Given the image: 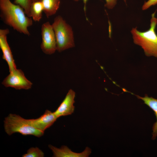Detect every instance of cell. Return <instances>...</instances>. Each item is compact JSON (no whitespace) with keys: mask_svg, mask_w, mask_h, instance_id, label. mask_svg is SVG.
I'll return each instance as SVG.
<instances>
[{"mask_svg":"<svg viewBox=\"0 0 157 157\" xmlns=\"http://www.w3.org/2000/svg\"><path fill=\"white\" fill-rule=\"evenodd\" d=\"M155 13L151 15L150 27L147 30L141 32L133 28L131 31L135 44L140 46L145 55L157 58V35L155 29L157 24V18Z\"/></svg>","mask_w":157,"mask_h":157,"instance_id":"7a4b0ae2","label":"cell"},{"mask_svg":"<svg viewBox=\"0 0 157 157\" xmlns=\"http://www.w3.org/2000/svg\"><path fill=\"white\" fill-rule=\"evenodd\" d=\"M157 4V0H148L145 1L142 7V10H146L152 6Z\"/></svg>","mask_w":157,"mask_h":157,"instance_id":"e0dca14e","label":"cell"},{"mask_svg":"<svg viewBox=\"0 0 157 157\" xmlns=\"http://www.w3.org/2000/svg\"><path fill=\"white\" fill-rule=\"evenodd\" d=\"M22 157H43L44 153L41 150L37 147H32L29 149L26 153L24 154Z\"/></svg>","mask_w":157,"mask_h":157,"instance_id":"9a60e30c","label":"cell"},{"mask_svg":"<svg viewBox=\"0 0 157 157\" xmlns=\"http://www.w3.org/2000/svg\"><path fill=\"white\" fill-rule=\"evenodd\" d=\"M3 123L5 131L8 135L17 133L24 135H33L39 138L44 133L32 126L29 119H24L16 114H10L5 118Z\"/></svg>","mask_w":157,"mask_h":157,"instance_id":"3957f363","label":"cell"},{"mask_svg":"<svg viewBox=\"0 0 157 157\" xmlns=\"http://www.w3.org/2000/svg\"><path fill=\"white\" fill-rule=\"evenodd\" d=\"M41 1L43 12L47 18L55 14L60 6V0H42Z\"/></svg>","mask_w":157,"mask_h":157,"instance_id":"7c38bea8","label":"cell"},{"mask_svg":"<svg viewBox=\"0 0 157 157\" xmlns=\"http://www.w3.org/2000/svg\"><path fill=\"white\" fill-rule=\"evenodd\" d=\"M137 97L143 100L144 104L148 106L154 112L156 116L157 121L153 125L152 129L153 136L152 139L154 140L157 136V99H155L152 97H149L147 94H145L144 97H141L136 95Z\"/></svg>","mask_w":157,"mask_h":157,"instance_id":"8fae6325","label":"cell"},{"mask_svg":"<svg viewBox=\"0 0 157 157\" xmlns=\"http://www.w3.org/2000/svg\"><path fill=\"white\" fill-rule=\"evenodd\" d=\"M42 0H31L32 2H34L36 1H41Z\"/></svg>","mask_w":157,"mask_h":157,"instance_id":"ac0fdd59","label":"cell"},{"mask_svg":"<svg viewBox=\"0 0 157 157\" xmlns=\"http://www.w3.org/2000/svg\"><path fill=\"white\" fill-rule=\"evenodd\" d=\"M58 118L54 112L46 110L44 113L39 118L29 119L31 126L43 132L52 126Z\"/></svg>","mask_w":157,"mask_h":157,"instance_id":"ba28073f","label":"cell"},{"mask_svg":"<svg viewBox=\"0 0 157 157\" xmlns=\"http://www.w3.org/2000/svg\"><path fill=\"white\" fill-rule=\"evenodd\" d=\"M0 17L6 24L14 30L29 35L28 28L33 24L32 19L27 16L22 8L10 0H0Z\"/></svg>","mask_w":157,"mask_h":157,"instance_id":"6da1fadb","label":"cell"},{"mask_svg":"<svg viewBox=\"0 0 157 157\" xmlns=\"http://www.w3.org/2000/svg\"><path fill=\"white\" fill-rule=\"evenodd\" d=\"M75 96V92L71 89L69 90L63 101L54 112L58 118L61 116L71 115L74 113Z\"/></svg>","mask_w":157,"mask_h":157,"instance_id":"9c48e42d","label":"cell"},{"mask_svg":"<svg viewBox=\"0 0 157 157\" xmlns=\"http://www.w3.org/2000/svg\"><path fill=\"white\" fill-rule=\"evenodd\" d=\"M41 35L42 41L40 48L42 51L46 54L54 53L57 50L56 37L52 25L49 22L42 24Z\"/></svg>","mask_w":157,"mask_h":157,"instance_id":"8992f818","label":"cell"},{"mask_svg":"<svg viewBox=\"0 0 157 157\" xmlns=\"http://www.w3.org/2000/svg\"><path fill=\"white\" fill-rule=\"evenodd\" d=\"M32 2L31 0H14V3L19 5L22 8L26 15L29 17H31L30 8Z\"/></svg>","mask_w":157,"mask_h":157,"instance_id":"5bb4252c","label":"cell"},{"mask_svg":"<svg viewBox=\"0 0 157 157\" xmlns=\"http://www.w3.org/2000/svg\"><path fill=\"white\" fill-rule=\"evenodd\" d=\"M75 1H77L79 0H74ZM84 4V10H86V4L88 0H82ZM125 2H126V0H124ZM106 3L105 5V6L108 8L111 9L113 8L115 6L117 3V0H105Z\"/></svg>","mask_w":157,"mask_h":157,"instance_id":"2e32d148","label":"cell"},{"mask_svg":"<svg viewBox=\"0 0 157 157\" xmlns=\"http://www.w3.org/2000/svg\"><path fill=\"white\" fill-rule=\"evenodd\" d=\"M8 28L0 29V47L3 53L2 58L7 63L10 72L17 69L10 47L7 40L9 33Z\"/></svg>","mask_w":157,"mask_h":157,"instance_id":"52a82bcc","label":"cell"},{"mask_svg":"<svg viewBox=\"0 0 157 157\" xmlns=\"http://www.w3.org/2000/svg\"><path fill=\"white\" fill-rule=\"evenodd\" d=\"M51 25L56 37L57 50L61 52L74 47L72 28L62 17L60 15L56 17Z\"/></svg>","mask_w":157,"mask_h":157,"instance_id":"277c9868","label":"cell"},{"mask_svg":"<svg viewBox=\"0 0 157 157\" xmlns=\"http://www.w3.org/2000/svg\"><path fill=\"white\" fill-rule=\"evenodd\" d=\"M49 147L53 153L55 157H88L91 153V150L86 147L84 151L80 153L74 152L65 145L58 148L51 144L48 145Z\"/></svg>","mask_w":157,"mask_h":157,"instance_id":"30bf717a","label":"cell"},{"mask_svg":"<svg viewBox=\"0 0 157 157\" xmlns=\"http://www.w3.org/2000/svg\"><path fill=\"white\" fill-rule=\"evenodd\" d=\"M43 11L41 1L33 2L30 8L31 17L35 22L40 21L42 18Z\"/></svg>","mask_w":157,"mask_h":157,"instance_id":"4fadbf2b","label":"cell"},{"mask_svg":"<svg viewBox=\"0 0 157 157\" xmlns=\"http://www.w3.org/2000/svg\"><path fill=\"white\" fill-rule=\"evenodd\" d=\"M2 84L6 87H11L16 90L31 89L33 83L25 76L21 69H17L10 72L3 79Z\"/></svg>","mask_w":157,"mask_h":157,"instance_id":"5b68a950","label":"cell"}]
</instances>
